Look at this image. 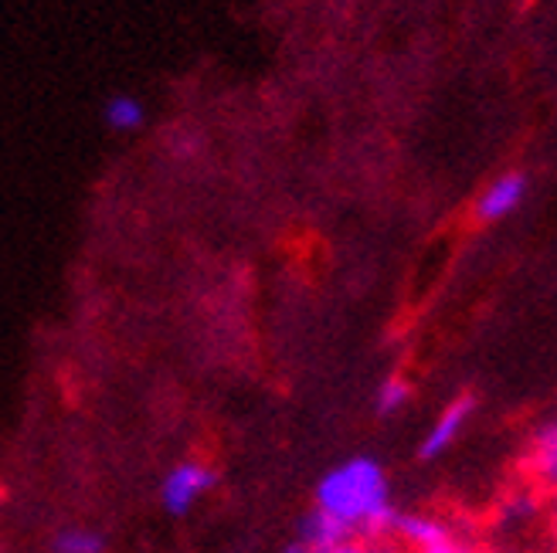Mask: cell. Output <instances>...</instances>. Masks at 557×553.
<instances>
[{
  "label": "cell",
  "mask_w": 557,
  "mask_h": 553,
  "mask_svg": "<svg viewBox=\"0 0 557 553\" xmlns=\"http://www.w3.org/2000/svg\"><path fill=\"white\" fill-rule=\"evenodd\" d=\"M317 510L337 519L341 527L354 533L381 537L392 533L395 527V503H392V486H387V473L381 462L357 455L341 465H333L330 473L317 486Z\"/></svg>",
  "instance_id": "1"
},
{
  "label": "cell",
  "mask_w": 557,
  "mask_h": 553,
  "mask_svg": "<svg viewBox=\"0 0 557 553\" xmlns=\"http://www.w3.org/2000/svg\"><path fill=\"white\" fill-rule=\"evenodd\" d=\"M211 486H214V476L208 473L205 465H198V462L174 465L171 473H166L163 486H160V503L171 516H184Z\"/></svg>",
  "instance_id": "2"
},
{
  "label": "cell",
  "mask_w": 557,
  "mask_h": 553,
  "mask_svg": "<svg viewBox=\"0 0 557 553\" xmlns=\"http://www.w3.org/2000/svg\"><path fill=\"white\" fill-rule=\"evenodd\" d=\"M472 411H476V401L469 394L466 398H456L453 404H445L442 414L432 422L429 435L422 438V458H438L449 452L456 441L462 438L466 425L472 422Z\"/></svg>",
  "instance_id": "3"
},
{
  "label": "cell",
  "mask_w": 557,
  "mask_h": 553,
  "mask_svg": "<svg viewBox=\"0 0 557 553\" xmlns=\"http://www.w3.org/2000/svg\"><path fill=\"white\" fill-rule=\"evenodd\" d=\"M527 198V177L510 171L504 177H496L483 193H480V201H476V217L486 221V225H493V221H504L510 217Z\"/></svg>",
  "instance_id": "4"
},
{
  "label": "cell",
  "mask_w": 557,
  "mask_h": 553,
  "mask_svg": "<svg viewBox=\"0 0 557 553\" xmlns=\"http://www.w3.org/2000/svg\"><path fill=\"white\" fill-rule=\"evenodd\" d=\"M531 468L541 486H547L554 492V503H557V418L544 422L534 431L531 441Z\"/></svg>",
  "instance_id": "5"
},
{
  "label": "cell",
  "mask_w": 557,
  "mask_h": 553,
  "mask_svg": "<svg viewBox=\"0 0 557 553\" xmlns=\"http://www.w3.org/2000/svg\"><path fill=\"white\" fill-rule=\"evenodd\" d=\"M392 533H398L401 540H408L414 550H425V546H435V543H442V540L456 537L449 527H445L442 519H435V516H422V513H398V516H395Z\"/></svg>",
  "instance_id": "6"
},
{
  "label": "cell",
  "mask_w": 557,
  "mask_h": 553,
  "mask_svg": "<svg viewBox=\"0 0 557 553\" xmlns=\"http://www.w3.org/2000/svg\"><path fill=\"white\" fill-rule=\"evenodd\" d=\"M350 540V530L341 527L337 519H330L326 513L313 510L310 516L302 519V530H299V543H306L313 553H326L333 546H341Z\"/></svg>",
  "instance_id": "7"
},
{
  "label": "cell",
  "mask_w": 557,
  "mask_h": 553,
  "mask_svg": "<svg viewBox=\"0 0 557 553\" xmlns=\"http://www.w3.org/2000/svg\"><path fill=\"white\" fill-rule=\"evenodd\" d=\"M102 123L113 129V133H133L147 123V109L136 96L129 92H116L102 102Z\"/></svg>",
  "instance_id": "8"
},
{
  "label": "cell",
  "mask_w": 557,
  "mask_h": 553,
  "mask_svg": "<svg viewBox=\"0 0 557 553\" xmlns=\"http://www.w3.org/2000/svg\"><path fill=\"white\" fill-rule=\"evenodd\" d=\"M408 398H411V387H408V380H401V377H387L381 387H377V398H374V407H377V414H398L405 404H408Z\"/></svg>",
  "instance_id": "9"
},
{
  "label": "cell",
  "mask_w": 557,
  "mask_h": 553,
  "mask_svg": "<svg viewBox=\"0 0 557 553\" xmlns=\"http://www.w3.org/2000/svg\"><path fill=\"white\" fill-rule=\"evenodd\" d=\"M54 550L59 553H102L106 540L92 530H65L59 540H54Z\"/></svg>",
  "instance_id": "10"
},
{
  "label": "cell",
  "mask_w": 557,
  "mask_h": 553,
  "mask_svg": "<svg viewBox=\"0 0 557 553\" xmlns=\"http://www.w3.org/2000/svg\"><path fill=\"white\" fill-rule=\"evenodd\" d=\"M534 513H537L534 495H517V500L507 503V516H513V519H527V516H534Z\"/></svg>",
  "instance_id": "11"
},
{
  "label": "cell",
  "mask_w": 557,
  "mask_h": 553,
  "mask_svg": "<svg viewBox=\"0 0 557 553\" xmlns=\"http://www.w3.org/2000/svg\"><path fill=\"white\" fill-rule=\"evenodd\" d=\"M418 553H480V550H472L469 543H462L459 537H449V540H442L435 546H425V550H418Z\"/></svg>",
  "instance_id": "12"
},
{
  "label": "cell",
  "mask_w": 557,
  "mask_h": 553,
  "mask_svg": "<svg viewBox=\"0 0 557 553\" xmlns=\"http://www.w3.org/2000/svg\"><path fill=\"white\" fill-rule=\"evenodd\" d=\"M326 553H384V550H377V546H371V543H357V540H347V543L333 546V550H326Z\"/></svg>",
  "instance_id": "13"
},
{
  "label": "cell",
  "mask_w": 557,
  "mask_h": 553,
  "mask_svg": "<svg viewBox=\"0 0 557 553\" xmlns=\"http://www.w3.org/2000/svg\"><path fill=\"white\" fill-rule=\"evenodd\" d=\"M190 147H198V140H194L190 133H184V143H174V147H171V153H174V156H187V153H190Z\"/></svg>",
  "instance_id": "14"
},
{
  "label": "cell",
  "mask_w": 557,
  "mask_h": 553,
  "mask_svg": "<svg viewBox=\"0 0 557 553\" xmlns=\"http://www.w3.org/2000/svg\"><path fill=\"white\" fill-rule=\"evenodd\" d=\"M283 553H313L310 546H306V543H293V546H286Z\"/></svg>",
  "instance_id": "15"
},
{
  "label": "cell",
  "mask_w": 557,
  "mask_h": 553,
  "mask_svg": "<svg viewBox=\"0 0 557 553\" xmlns=\"http://www.w3.org/2000/svg\"><path fill=\"white\" fill-rule=\"evenodd\" d=\"M554 540H557V503H554Z\"/></svg>",
  "instance_id": "16"
}]
</instances>
